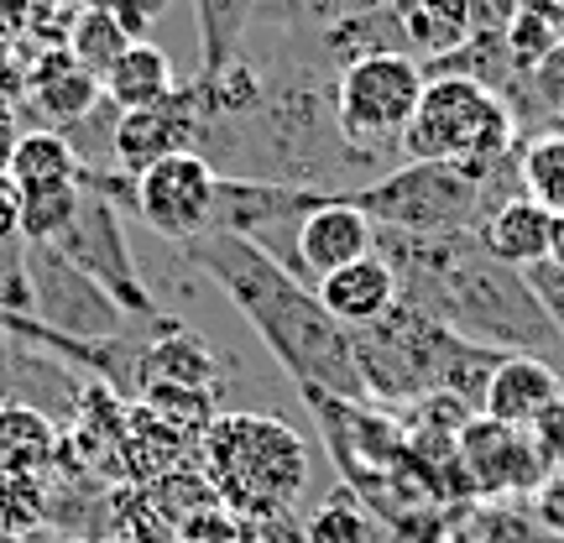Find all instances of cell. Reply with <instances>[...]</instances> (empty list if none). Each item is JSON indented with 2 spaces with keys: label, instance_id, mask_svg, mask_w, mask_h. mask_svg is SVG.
<instances>
[{
  "label": "cell",
  "instance_id": "d6a6232c",
  "mask_svg": "<svg viewBox=\"0 0 564 543\" xmlns=\"http://www.w3.org/2000/svg\"><path fill=\"white\" fill-rule=\"evenodd\" d=\"M17 356H21V345L0 340V403H11V387H17Z\"/></svg>",
  "mask_w": 564,
  "mask_h": 543
},
{
  "label": "cell",
  "instance_id": "ac0fdd59",
  "mask_svg": "<svg viewBox=\"0 0 564 543\" xmlns=\"http://www.w3.org/2000/svg\"><path fill=\"white\" fill-rule=\"evenodd\" d=\"M63 434L53 413L37 403H0V476H47L58 470Z\"/></svg>",
  "mask_w": 564,
  "mask_h": 543
},
{
  "label": "cell",
  "instance_id": "52a82bcc",
  "mask_svg": "<svg viewBox=\"0 0 564 543\" xmlns=\"http://www.w3.org/2000/svg\"><path fill=\"white\" fill-rule=\"evenodd\" d=\"M423 63L413 53H366L345 63L335 79V131L361 162H377L382 152H403V137L413 126V110L423 100Z\"/></svg>",
  "mask_w": 564,
  "mask_h": 543
},
{
  "label": "cell",
  "instance_id": "f1b7e54d",
  "mask_svg": "<svg viewBox=\"0 0 564 543\" xmlns=\"http://www.w3.org/2000/svg\"><path fill=\"white\" fill-rule=\"evenodd\" d=\"M0 303L32 314V282H26V241H0Z\"/></svg>",
  "mask_w": 564,
  "mask_h": 543
},
{
  "label": "cell",
  "instance_id": "d590c367",
  "mask_svg": "<svg viewBox=\"0 0 564 543\" xmlns=\"http://www.w3.org/2000/svg\"><path fill=\"white\" fill-rule=\"evenodd\" d=\"M74 11H110V0H68Z\"/></svg>",
  "mask_w": 564,
  "mask_h": 543
},
{
  "label": "cell",
  "instance_id": "9c48e42d",
  "mask_svg": "<svg viewBox=\"0 0 564 543\" xmlns=\"http://www.w3.org/2000/svg\"><path fill=\"white\" fill-rule=\"evenodd\" d=\"M215 188H220L215 162L204 152H178V158L141 167L137 188H131V209L158 230L162 241L183 246L215 225Z\"/></svg>",
  "mask_w": 564,
  "mask_h": 543
},
{
  "label": "cell",
  "instance_id": "7402d4cb",
  "mask_svg": "<svg viewBox=\"0 0 564 543\" xmlns=\"http://www.w3.org/2000/svg\"><path fill=\"white\" fill-rule=\"evenodd\" d=\"M79 167H84L79 146L63 137V131H21L6 173H11L21 188H42V183H74Z\"/></svg>",
  "mask_w": 564,
  "mask_h": 543
},
{
  "label": "cell",
  "instance_id": "5bb4252c",
  "mask_svg": "<svg viewBox=\"0 0 564 543\" xmlns=\"http://www.w3.org/2000/svg\"><path fill=\"white\" fill-rule=\"evenodd\" d=\"M564 398V371L539 356H502L481 398V419L507 428H533Z\"/></svg>",
  "mask_w": 564,
  "mask_h": 543
},
{
  "label": "cell",
  "instance_id": "4dcf8cb0",
  "mask_svg": "<svg viewBox=\"0 0 564 543\" xmlns=\"http://www.w3.org/2000/svg\"><path fill=\"white\" fill-rule=\"evenodd\" d=\"M528 287L539 293L544 314H549L554 324H560V335H564V267H554V262L528 267Z\"/></svg>",
  "mask_w": 564,
  "mask_h": 543
},
{
  "label": "cell",
  "instance_id": "e575fe53",
  "mask_svg": "<svg viewBox=\"0 0 564 543\" xmlns=\"http://www.w3.org/2000/svg\"><path fill=\"white\" fill-rule=\"evenodd\" d=\"M11 63H17V42L6 37V32H0V74H6V68H11Z\"/></svg>",
  "mask_w": 564,
  "mask_h": 543
},
{
  "label": "cell",
  "instance_id": "4316f807",
  "mask_svg": "<svg viewBox=\"0 0 564 543\" xmlns=\"http://www.w3.org/2000/svg\"><path fill=\"white\" fill-rule=\"evenodd\" d=\"M47 523V486L37 476H0V539H32Z\"/></svg>",
  "mask_w": 564,
  "mask_h": 543
},
{
  "label": "cell",
  "instance_id": "44dd1931",
  "mask_svg": "<svg viewBox=\"0 0 564 543\" xmlns=\"http://www.w3.org/2000/svg\"><path fill=\"white\" fill-rule=\"evenodd\" d=\"M68 26H74L68 0H0V32L17 42L21 58L68 47Z\"/></svg>",
  "mask_w": 564,
  "mask_h": 543
},
{
  "label": "cell",
  "instance_id": "9a60e30c",
  "mask_svg": "<svg viewBox=\"0 0 564 543\" xmlns=\"http://www.w3.org/2000/svg\"><path fill=\"white\" fill-rule=\"evenodd\" d=\"M549 230H554V215L544 204H533L528 194H507L476 220V241L486 257L528 272V267L549 262Z\"/></svg>",
  "mask_w": 564,
  "mask_h": 543
},
{
  "label": "cell",
  "instance_id": "3957f363",
  "mask_svg": "<svg viewBox=\"0 0 564 543\" xmlns=\"http://www.w3.org/2000/svg\"><path fill=\"white\" fill-rule=\"evenodd\" d=\"M356 366H361L366 398L387 408H413L423 398H460L465 408H481L491 371L502 366V350L470 345L449 335L440 319L398 298L392 314H382L366 329H350Z\"/></svg>",
  "mask_w": 564,
  "mask_h": 543
},
{
  "label": "cell",
  "instance_id": "484cf974",
  "mask_svg": "<svg viewBox=\"0 0 564 543\" xmlns=\"http://www.w3.org/2000/svg\"><path fill=\"white\" fill-rule=\"evenodd\" d=\"M126 47H131V37L116 26L110 11H74V26H68V58L79 63L84 74L105 79L110 63L121 58Z\"/></svg>",
  "mask_w": 564,
  "mask_h": 543
},
{
  "label": "cell",
  "instance_id": "836d02e7",
  "mask_svg": "<svg viewBox=\"0 0 564 543\" xmlns=\"http://www.w3.org/2000/svg\"><path fill=\"white\" fill-rule=\"evenodd\" d=\"M549 262L564 267V215H554V230H549Z\"/></svg>",
  "mask_w": 564,
  "mask_h": 543
},
{
  "label": "cell",
  "instance_id": "7a4b0ae2",
  "mask_svg": "<svg viewBox=\"0 0 564 543\" xmlns=\"http://www.w3.org/2000/svg\"><path fill=\"white\" fill-rule=\"evenodd\" d=\"M183 257L236 303V314L257 329V340L299 382V392L366 403V382L361 366H356L350 329L278 257H267L262 246L236 236V230H204L194 241H183Z\"/></svg>",
  "mask_w": 564,
  "mask_h": 543
},
{
  "label": "cell",
  "instance_id": "6da1fadb",
  "mask_svg": "<svg viewBox=\"0 0 564 543\" xmlns=\"http://www.w3.org/2000/svg\"><path fill=\"white\" fill-rule=\"evenodd\" d=\"M377 257L392 267L403 303L440 319L449 335L502 356H539L564 371V335L544 314L528 272L486 257L476 230L460 236H403L377 230Z\"/></svg>",
  "mask_w": 564,
  "mask_h": 543
},
{
  "label": "cell",
  "instance_id": "4fadbf2b",
  "mask_svg": "<svg viewBox=\"0 0 564 543\" xmlns=\"http://www.w3.org/2000/svg\"><path fill=\"white\" fill-rule=\"evenodd\" d=\"M377 251V225L366 220L356 204L345 199V188H329L324 204H314L299 225V272L314 287L319 278L340 272L350 262H366Z\"/></svg>",
  "mask_w": 564,
  "mask_h": 543
},
{
  "label": "cell",
  "instance_id": "2e32d148",
  "mask_svg": "<svg viewBox=\"0 0 564 543\" xmlns=\"http://www.w3.org/2000/svg\"><path fill=\"white\" fill-rule=\"evenodd\" d=\"M26 79H32V95H26V100H37V110L53 126H84L105 105L100 79L84 74L79 63L68 58V47L32 53V58H26Z\"/></svg>",
  "mask_w": 564,
  "mask_h": 543
},
{
  "label": "cell",
  "instance_id": "cb8c5ba5",
  "mask_svg": "<svg viewBox=\"0 0 564 543\" xmlns=\"http://www.w3.org/2000/svg\"><path fill=\"white\" fill-rule=\"evenodd\" d=\"M84 188L79 183H42L21 188V241L26 246H58L79 220Z\"/></svg>",
  "mask_w": 564,
  "mask_h": 543
},
{
  "label": "cell",
  "instance_id": "ab89813d",
  "mask_svg": "<svg viewBox=\"0 0 564 543\" xmlns=\"http://www.w3.org/2000/svg\"><path fill=\"white\" fill-rule=\"evenodd\" d=\"M560 116H564V105H560Z\"/></svg>",
  "mask_w": 564,
  "mask_h": 543
},
{
  "label": "cell",
  "instance_id": "1f68e13d",
  "mask_svg": "<svg viewBox=\"0 0 564 543\" xmlns=\"http://www.w3.org/2000/svg\"><path fill=\"white\" fill-rule=\"evenodd\" d=\"M0 241H21V183L0 173Z\"/></svg>",
  "mask_w": 564,
  "mask_h": 543
},
{
  "label": "cell",
  "instance_id": "277c9868",
  "mask_svg": "<svg viewBox=\"0 0 564 543\" xmlns=\"http://www.w3.org/2000/svg\"><path fill=\"white\" fill-rule=\"evenodd\" d=\"M199 455L215 497L251 523L293 518V502L314 476V449L267 413H220L204 428Z\"/></svg>",
  "mask_w": 564,
  "mask_h": 543
},
{
  "label": "cell",
  "instance_id": "30bf717a",
  "mask_svg": "<svg viewBox=\"0 0 564 543\" xmlns=\"http://www.w3.org/2000/svg\"><path fill=\"white\" fill-rule=\"evenodd\" d=\"M26 282H32V319L74 335V340H116L121 345V308L105 298L58 246H26Z\"/></svg>",
  "mask_w": 564,
  "mask_h": 543
},
{
  "label": "cell",
  "instance_id": "7c38bea8",
  "mask_svg": "<svg viewBox=\"0 0 564 543\" xmlns=\"http://www.w3.org/2000/svg\"><path fill=\"white\" fill-rule=\"evenodd\" d=\"M204 137V116L194 105V89L178 84V95L147 110H121L110 126V162H121L126 173L137 178L141 167H152L162 158H178V152H199Z\"/></svg>",
  "mask_w": 564,
  "mask_h": 543
},
{
  "label": "cell",
  "instance_id": "8fae6325",
  "mask_svg": "<svg viewBox=\"0 0 564 543\" xmlns=\"http://www.w3.org/2000/svg\"><path fill=\"white\" fill-rule=\"evenodd\" d=\"M455 449H460V470L470 491H481V497H533L554 470L528 428H507L481 413L460 428Z\"/></svg>",
  "mask_w": 564,
  "mask_h": 543
},
{
  "label": "cell",
  "instance_id": "8d00e7d4",
  "mask_svg": "<svg viewBox=\"0 0 564 543\" xmlns=\"http://www.w3.org/2000/svg\"><path fill=\"white\" fill-rule=\"evenodd\" d=\"M288 543H303V533H288Z\"/></svg>",
  "mask_w": 564,
  "mask_h": 543
},
{
  "label": "cell",
  "instance_id": "f35d334b",
  "mask_svg": "<svg viewBox=\"0 0 564 543\" xmlns=\"http://www.w3.org/2000/svg\"><path fill=\"white\" fill-rule=\"evenodd\" d=\"M0 543H21V539H0Z\"/></svg>",
  "mask_w": 564,
  "mask_h": 543
},
{
  "label": "cell",
  "instance_id": "5b68a950",
  "mask_svg": "<svg viewBox=\"0 0 564 543\" xmlns=\"http://www.w3.org/2000/svg\"><path fill=\"white\" fill-rule=\"evenodd\" d=\"M512 137L518 116L497 89L465 74H429L403 137V162H449L465 178L491 183V173L512 162Z\"/></svg>",
  "mask_w": 564,
  "mask_h": 543
},
{
  "label": "cell",
  "instance_id": "83f0119b",
  "mask_svg": "<svg viewBox=\"0 0 564 543\" xmlns=\"http://www.w3.org/2000/svg\"><path fill=\"white\" fill-rule=\"evenodd\" d=\"M366 539H371V523H366V507L350 491L324 502L314 512V523L303 528V543H366Z\"/></svg>",
  "mask_w": 564,
  "mask_h": 543
},
{
  "label": "cell",
  "instance_id": "ba28073f",
  "mask_svg": "<svg viewBox=\"0 0 564 543\" xmlns=\"http://www.w3.org/2000/svg\"><path fill=\"white\" fill-rule=\"evenodd\" d=\"M58 251L79 267L95 287H100L105 298L121 308L126 319H162L158 298L147 293V282H141L137 262H131V246H126L116 199H105V194H95V188H84L79 220H74V230L58 241Z\"/></svg>",
  "mask_w": 564,
  "mask_h": 543
},
{
  "label": "cell",
  "instance_id": "ffe728a7",
  "mask_svg": "<svg viewBox=\"0 0 564 543\" xmlns=\"http://www.w3.org/2000/svg\"><path fill=\"white\" fill-rule=\"evenodd\" d=\"M257 17V0H194V21H199V74H225L230 63L246 53V32Z\"/></svg>",
  "mask_w": 564,
  "mask_h": 543
},
{
  "label": "cell",
  "instance_id": "d4e9b609",
  "mask_svg": "<svg viewBox=\"0 0 564 543\" xmlns=\"http://www.w3.org/2000/svg\"><path fill=\"white\" fill-rule=\"evenodd\" d=\"M518 188L549 215H564V131L533 137L518 146Z\"/></svg>",
  "mask_w": 564,
  "mask_h": 543
},
{
  "label": "cell",
  "instance_id": "74e56055",
  "mask_svg": "<svg viewBox=\"0 0 564 543\" xmlns=\"http://www.w3.org/2000/svg\"><path fill=\"white\" fill-rule=\"evenodd\" d=\"M105 543H126V539H105Z\"/></svg>",
  "mask_w": 564,
  "mask_h": 543
},
{
  "label": "cell",
  "instance_id": "d6986e66",
  "mask_svg": "<svg viewBox=\"0 0 564 543\" xmlns=\"http://www.w3.org/2000/svg\"><path fill=\"white\" fill-rule=\"evenodd\" d=\"M100 89L105 105H116V110H147V105H162L178 95V74H173V58L158 42H131L121 58L110 63Z\"/></svg>",
  "mask_w": 564,
  "mask_h": 543
},
{
  "label": "cell",
  "instance_id": "603a6c76",
  "mask_svg": "<svg viewBox=\"0 0 564 543\" xmlns=\"http://www.w3.org/2000/svg\"><path fill=\"white\" fill-rule=\"evenodd\" d=\"M398 26L429 58L455 53V47H465V32H470V6L465 0H398Z\"/></svg>",
  "mask_w": 564,
  "mask_h": 543
},
{
  "label": "cell",
  "instance_id": "f546056e",
  "mask_svg": "<svg viewBox=\"0 0 564 543\" xmlns=\"http://www.w3.org/2000/svg\"><path fill=\"white\" fill-rule=\"evenodd\" d=\"M162 11H167V0H110V17H116V26H121L131 42L152 37V26H158Z\"/></svg>",
  "mask_w": 564,
  "mask_h": 543
},
{
  "label": "cell",
  "instance_id": "e0dca14e",
  "mask_svg": "<svg viewBox=\"0 0 564 543\" xmlns=\"http://www.w3.org/2000/svg\"><path fill=\"white\" fill-rule=\"evenodd\" d=\"M314 293H319V303L335 314V319L345 324V329H366V324H377L382 314H392L398 308V278H392V267L371 251L366 262H350L340 267V272H329V278L314 282Z\"/></svg>",
  "mask_w": 564,
  "mask_h": 543
},
{
  "label": "cell",
  "instance_id": "8992f818",
  "mask_svg": "<svg viewBox=\"0 0 564 543\" xmlns=\"http://www.w3.org/2000/svg\"><path fill=\"white\" fill-rule=\"evenodd\" d=\"M345 199L377 230H403V236H460L476 230V220L491 209L486 183L465 178L449 162H403L366 188H345Z\"/></svg>",
  "mask_w": 564,
  "mask_h": 543
}]
</instances>
